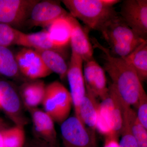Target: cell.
<instances>
[{
	"mask_svg": "<svg viewBox=\"0 0 147 147\" xmlns=\"http://www.w3.org/2000/svg\"><path fill=\"white\" fill-rule=\"evenodd\" d=\"M91 42L104 53L103 68L112 80L110 86L124 105L136 106L140 96L145 92L137 74L123 58L113 56L96 38H91Z\"/></svg>",
	"mask_w": 147,
	"mask_h": 147,
	"instance_id": "obj_1",
	"label": "cell"
},
{
	"mask_svg": "<svg viewBox=\"0 0 147 147\" xmlns=\"http://www.w3.org/2000/svg\"><path fill=\"white\" fill-rule=\"evenodd\" d=\"M119 0H63L62 2L74 18L88 29L100 32L106 24L119 16L114 6Z\"/></svg>",
	"mask_w": 147,
	"mask_h": 147,
	"instance_id": "obj_2",
	"label": "cell"
},
{
	"mask_svg": "<svg viewBox=\"0 0 147 147\" xmlns=\"http://www.w3.org/2000/svg\"><path fill=\"white\" fill-rule=\"evenodd\" d=\"M41 104L44 112L55 121L61 124L68 118L73 106L70 92L58 81L46 86Z\"/></svg>",
	"mask_w": 147,
	"mask_h": 147,
	"instance_id": "obj_3",
	"label": "cell"
},
{
	"mask_svg": "<svg viewBox=\"0 0 147 147\" xmlns=\"http://www.w3.org/2000/svg\"><path fill=\"white\" fill-rule=\"evenodd\" d=\"M61 131L64 147H96L95 135L75 115L61 123Z\"/></svg>",
	"mask_w": 147,
	"mask_h": 147,
	"instance_id": "obj_4",
	"label": "cell"
},
{
	"mask_svg": "<svg viewBox=\"0 0 147 147\" xmlns=\"http://www.w3.org/2000/svg\"><path fill=\"white\" fill-rule=\"evenodd\" d=\"M119 15L134 32L147 40V0H125Z\"/></svg>",
	"mask_w": 147,
	"mask_h": 147,
	"instance_id": "obj_5",
	"label": "cell"
},
{
	"mask_svg": "<svg viewBox=\"0 0 147 147\" xmlns=\"http://www.w3.org/2000/svg\"><path fill=\"white\" fill-rule=\"evenodd\" d=\"M38 0H0V24L13 28L28 20Z\"/></svg>",
	"mask_w": 147,
	"mask_h": 147,
	"instance_id": "obj_6",
	"label": "cell"
},
{
	"mask_svg": "<svg viewBox=\"0 0 147 147\" xmlns=\"http://www.w3.org/2000/svg\"><path fill=\"white\" fill-rule=\"evenodd\" d=\"M84 61L76 53L71 52L67 77L70 88L75 116L79 119L80 103L86 92V87L83 73Z\"/></svg>",
	"mask_w": 147,
	"mask_h": 147,
	"instance_id": "obj_7",
	"label": "cell"
},
{
	"mask_svg": "<svg viewBox=\"0 0 147 147\" xmlns=\"http://www.w3.org/2000/svg\"><path fill=\"white\" fill-rule=\"evenodd\" d=\"M69 14L59 1H39L32 9L28 20L33 26L46 28Z\"/></svg>",
	"mask_w": 147,
	"mask_h": 147,
	"instance_id": "obj_8",
	"label": "cell"
},
{
	"mask_svg": "<svg viewBox=\"0 0 147 147\" xmlns=\"http://www.w3.org/2000/svg\"><path fill=\"white\" fill-rule=\"evenodd\" d=\"M15 57L19 70L30 79L44 78L53 73L44 64L39 53L33 49L24 47Z\"/></svg>",
	"mask_w": 147,
	"mask_h": 147,
	"instance_id": "obj_9",
	"label": "cell"
},
{
	"mask_svg": "<svg viewBox=\"0 0 147 147\" xmlns=\"http://www.w3.org/2000/svg\"><path fill=\"white\" fill-rule=\"evenodd\" d=\"M108 90V95L99 103V111L113 133L118 137L123 128V103L110 86Z\"/></svg>",
	"mask_w": 147,
	"mask_h": 147,
	"instance_id": "obj_10",
	"label": "cell"
},
{
	"mask_svg": "<svg viewBox=\"0 0 147 147\" xmlns=\"http://www.w3.org/2000/svg\"><path fill=\"white\" fill-rule=\"evenodd\" d=\"M84 64L83 73L86 88L102 100L109 92L105 70L94 58Z\"/></svg>",
	"mask_w": 147,
	"mask_h": 147,
	"instance_id": "obj_11",
	"label": "cell"
},
{
	"mask_svg": "<svg viewBox=\"0 0 147 147\" xmlns=\"http://www.w3.org/2000/svg\"><path fill=\"white\" fill-rule=\"evenodd\" d=\"M100 32L109 45L115 43L141 44L145 40L123 21L119 15L106 24Z\"/></svg>",
	"mask_w": 147,
	"mask_h": 147,
	"instance_id": "obj_12",
	"label": "cell"
},
{
	"mask_svg": "<svg viewBox=\"0 0 147 147\" xmlns=\"http://www.w3.org/2000/svg\"><path fill=\"white\" fill-rule=\"evenodd\" d=\"M69 21L71 26L69 41L71 52L79 55L84 62L94 59L93 47L87 30L70 14Z\"/></svg>",
	"mask_w": 147,
	"mask_h": 147,
	"instance_id": "obj_13",
	"label": "cell"
},
{
	"mask_svg": "<svg viewBox=\"0 0 147 147\" xmlns=\"http://www.w3.org/2000/svg\"><path fill=\"white\" fill-rule=\"evenodd\" d=\"M0 107L17 125H21V105L17 93L12 87L5 81H0Z\"/></svg>",
	"mask_w": 147,
	"mask_h": 147,
	"instance_id": "obj_14",
	"label": "cell"
},
{
	"mask_svg": "<svg viewBox=\"0 0 147 147\" xmlns=\"http://www.w3.org/2000/svg\"><path fill=\"white\" fill-rule=\"evenodd\" d=\"M96 98L90 90L86 88V94L79 108V119L94 135L99 105Z\"/></svg>",
	"mask_w": 147,
	"mask_h": 147,
	"instance_id": "obj_15",
	"label": "cell"
},
{
	"mask_svg": "<svg viewBox=\"0 0 147 147\" xmlns=\"http://www.w3.org/2000/svg\"><path fill=\"white\" fill-rule=\"evenodd\" d=\"M32 116L35 130L40 140L57 145V132L52 118L44 111L37 109L32 110Z\"/></svg>",
	"mask_w": 147,
	"mask_h": 147,
	"instance_id": "obj_16",
	"label": "cell"
},
{
	"mask_svg": "<svg viewBox=\"0 0 147 147\" xmlns=\"http://www.w3.org/2000/svg\"><path fill=\"white\" fill-rule=\"evenodd\" d=\"M15 45L24 46L36 51L60 50L53 45L48 36L47 30L32 34H26L18 30Z\"/></svg>",
	"mask_w": 147,
	"mask_h": 147,
	"instance_id": "obj_17",
	"label": "cell"
},
{
	"mask_svg": "<svg viewBox=\"0 0 147 147\" xmlns=\"http://www.w3.org/2000/svg\"><path fill=\"white\" fill-rule=\"evenodd\" d=\"M69 16L70 14L56 20L49 26L47 30L53 45L60 50L69 41L71 30Z\"/></svg>",
	"mask_w": 147,
	"mask_h": 147,
	"instance_id": "obj_18",
	"label": "cell"
},
{
	"mask_svg": "<svg viewBox=\"0 0 147 147\" xmlns=\"http://www.w3.org/2000/svg\"><path fill=\"white\" fill-rule=\"evenodd\" d=\"M133 69L141 82L147 79V40L139 45L132 53L122 58Z\"/></svg>",
	"mask_w": 147,
	"mask_h": 147,
	"instance_id": "obj_19",
	"label": "cell"
},
{
	"mask_svg": "<svg viewBox=\"0 0 147 147\" xmlns=\"http://www.w3.org/2000/svg\"><path fill=\"white\" fill-rule=\"evenodd\" d=\"M123 119L128 124L139 147H147V129L140 123L137 113L131 107L124 105Z\"/></svg>",
	"mask_w": 147,
	"mask_h": 147,
	"instance_id": "obj_20",
	"label": "cell"
},
{
	"mask_svg": "<svg viewBox=\"0 0 147 147\" xmlns=\"http://www.w3.org/2000/svg\"><path fill=\"white\" fill-rule=\"evenodd\" d=\"M36 51L40 55L44 64L50 71L57 74L61 79L67 77L68 65L59 52L50 50Z\"/></svg>",
	"mask_w": 147,
	"mask_h": 147,
	"instance_id": "obj_21",
	"label": "cell"
},
{
	"mask_svg": "<svg viewBox=\"0 0 147 147\" xmlns=\"http://www.w3.org/2000/svg\"><path fill=\"white\" fill-rule=\"evenodd\" d=\"M45 84L41 81L32 82L24 86L22 94L28 107L34 108L42 103L45 96Z\"/></svg>",
	"mask_w": 147,
	"mask_h": 147,
	"instance_id": "obj_22",
	"label": "cell"
},
{
	"mask_svg": "<svg viewBox=\"0 0 147 147\" xmlns=\"http://www.w3.org/2000/svg\"><path fill=\"white\" fill-rule=\"evenodd\" d=\"M19 71L15 56L8 47L0 46V74L8 77H14Z\"/></svg>",
	"mask_w": 147,
	"mask_h": 147,
	"instance_id": "obj_23",
	"label": "cell"
},
{
	"mask_svg": "<svg viewBox=\"0 0 147 147\" xmlns=\"http://www.w3.org/2000/svg\"><path fill=\"white\" fill-rule=\"evenodd\" d=\"M4 147H23L25 141V133L21 125H16L3 130Z\"/></svg>",
	"mask_w": 147,
	"mask_h": 147,
	"instance_id": "obj_24",
	"label": "cell"
},
{
	"mask_svg": "<svg viewBox=\"0 0 147 147\" xmlns=\"http://www.w3.org/2000/svg\"><path fill=\"white\" fill-rule=\"evenodd\" d=\"M18 32L8 25L0 24V46L8 47L15 45Z\"/></svg>",
	"mask_w": 147,
	"mask_h": 147,
	"instance_id": "obj_25",
	"label": "cell"
},
{
	"mask_svg": "<svg viewBox=\"0 0 147 147\" xmlns=\"http://www.w3.org/2000/svg\"><path fill=\"white\" fill-rule=\"evenodd\" d=\"M136 107L138 120L147 129V95L146 92L140 96Z\"/></svg>",
	"mask_w": 147,
	"mask_h": 147,
	"instance_id": "obj_26",
	"label": "cell"
},
{
	"mask_svg": "<svg viewBox=\"0 0 147 147\" xmlns=\"http://www.w3.org/2000/svg\"><path fill=\"white\" fill-rule=\"evenodd\" d=\"M119 141V147H139L130 131L128 124L124 120L123 129Z\"/></svg>",
	"mask_w": 147,
	"mask_h": 147,
	"instance_id": "obj_27",
	"label": "cell"
},
{
	"mask_svg": "<svg viewBox=\"0 0 147 147\" xmlns=\"http://www.w3.org/2000/svg\"><path fill=\"white\" fill-rule=\"evenodd\" d=\"M105 137L103 147H119L118 137L115 135H111Z\"/></svg>",
	"mask_w": 147,
	"mask_h": 147,
	"instance_id": "obj_28",
	"label": "cell"
},
{
	"mask_svg": "<svg viewBox=\"0 0 147 147\" xmlns=\"http://www.w3.org/2000/svg\"><path fill=\"white\" fill-rule=\"evenodd\" d=\"M32 147H58L57 145L52 144L39 139L34 142Z\"/></svg>",
	"mask_w": 147,
	"mask_h": 147,
	"instance_id": "obj_29",
	"label": "cell"
},
{
	"mask_svg": "<svg viewBox=\"0 0 147 147\" xmlns=\"http://www.w3.org/2000/svg\"><path fill=\"white\" fill-rule=\"evenodd\" d=\"M3 129H0V147H4L3 139Z\"/></svg>",
	"mask_w": 147,
	"mask_h": 147,
	"instance_id": "obj_30",
	"label": "cell"
},
{
	"mask_svg": "<svg viewBox=\"0 0 147 147\" xmlns=\"http://www.w3.org/2000/svg\"><path fill=\"white\" fill-rule=\"evenodd\" d=\"M1 122L0 121V129H1Z\"/></svg>",
	"mask_w": 147,
	"mask_h": 147,
	"instance_id": "obj_31",
	"label": "cell"
},
{
	"mask_svg": "<svg viewBox=\"0 0 147 147\" xmlns=\"http://www.w3.org/2000/svg\"><path fill=\"white\" fill-rule=\"evenodd\" d=\"M0 108H1V107H0Z\"/></svg>",
	"mask_w": 147,
	"mask_h": 147,
	"instance_id": "obj_32",
	"label": "cell"
}]
</instances>
